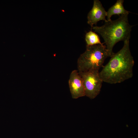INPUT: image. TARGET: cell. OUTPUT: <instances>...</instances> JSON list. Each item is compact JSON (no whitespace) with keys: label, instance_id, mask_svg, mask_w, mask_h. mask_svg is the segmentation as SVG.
<instances>
[{"label":"cell","instance_id":"1","mask_svg":"<svg viewBox=\"0 0 138 138\" xmlns=\"http://www.w3.org/2000/svg\"><path fill=\"white\" fill-rule=\"evenodd\" d=\"M124 43L122 49L116 53H113L108 63L99 72L103 82L115 84L132 77L134 62L130 50L129 40Z\"/></svg>","mask_w":138,"mask_h":138},{"label":"cell","instance_id":"4","mask_svg":"<svg viewBox=\"0 0 138 138\" xmlns=\"http://www.w3.org/2000/svg\"><path fill=\"white\" fill-rule=\"evenodd\" d=\"M78 73L83 80L85 96L91 99L94 98L99 94L103 82L99 70H90Z\"/></svg>","mask_w":138,"mask_h":138},{"label":"cell","instance_id":"3","mask_svg":"<svg viewBox=\"0 0 138 138\" xmlns=\"http://www.w3.org/2000/svg\"><path fill=\"white\" fill-rule=\"evenodd\" d=\"M103 44L86 46L85 51L77 60L78 72L99 70L103 66L105 59L108 57L106 46Z\"/></svg>","mask_w":138,"mask_h":138},{"label":"cell","instance_id":"8","mask_svg":"<svg viewBox=\"0 0 138 138\" xmlns=\"http://www.w3.org/2000/svg\"><path fill=\"white\" fill-rule=\"evenodd\" d=\"M86 46H90L98 44H102L99 36L91 30L87 32L85 36Z\"/></svg>","mask_w":138,"mask_h":138},{"label":"cell","instance_id":"2","mask_svg":"<svg viewBox=\"0 0 138 138\" xmlns=\"http://www.w3.org/2000/svg\"><path fill=\"white\" fill-rule=\"evenodd\" d=\"M129 13L121 15L117 19L105 22L103 25L93 26L92 29L103 38L106 44L108 56L113 53V49L118 42L129 40L132 27L129 23Z\"/></svg>","mask_w":138,"mask_h":138},{"label":"cell","instance_id":"7","mask_svg":"<svg viewBox=\"0 0 138 138\" xmlns=\"http://www.w3.org/2000/svg\"><path fill=\"white\" fill-rule=\"evenodd\" d=\"M124 1L123 0H118L111 7L107 12V20H110L111 16L115 15L119 16L127 13L130 12L125 10L123 6Z\"/></svg>","mask_w":138,"mask_h":138},{"label":"cell","instance_id":"6","mask_svg":"<svg viewBox=\"0 0 138 138\" xmlns=\"http://www.w3.org/2000/svg\"><path fill=\"white\" fill-rule=\"evenodd\" d=\"M106 16L107 12L100 2L94 0L93 7L88 14L87 23L90 25L92 30L93 25H96L98 21L101 20L107 21Z\"/></svg>","mask_w":138,"mask_h":138},{"label":"cell","instance_id":"5","mask_svg":"<svg viewBox=\"0 0 138 138\" xmlns=\"http://www.w3.org/2000/svg\"><path fill=\"white\" fill-rule=\"evenodd\" d=\"M68 84L72 98L76 99L85 96L82 79L78 70L73 71L70 75Z\"/></svg>","mask_w":138,"mask_h":138}]
</instances>
